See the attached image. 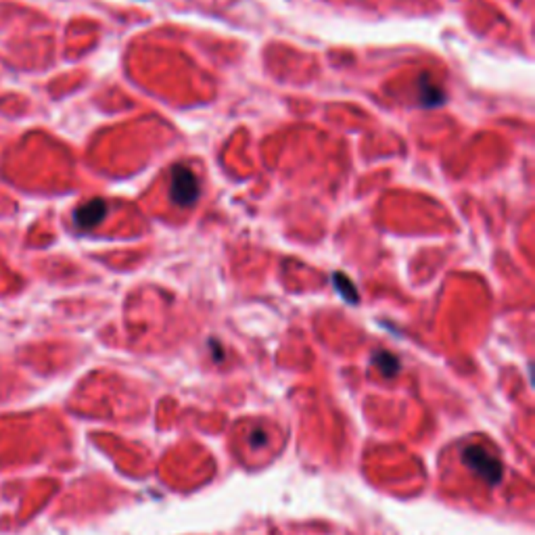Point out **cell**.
I'll return each mask as SVG.
<instances>
[{
  "instance_id": "6da1fadb",
  "label": "cell",
  "mask_w": 535,
  "mask_h": 535,
  "mask_svg": "<svg viewBox=\"0 0 535 535\" xmlns=\"http://www.w3.org/2000/svg\"><path fill=\"white\" fill-rule=\"evenodd\" d=\"M462 462L473 473H477L483 481H488L490 485L500 483V479H502V464H500V460L495 456H491L490 451L483 449V447H466L462 451Z\"/></svg>"
},
{
  "instance_id": "7a4b0ae2",
  "label": "cell",
  "mask_w": 535,
  "mask_h": 535,
  "mask_svg": "<svg viewBox=\"0 0 535 535\" xmlns=\"http://www.w3.org/2000/svg\"><path fill=\"white\" fill-rule=\"evenodd\" d=\"M170 197L180 207H190L199 199V182L195 174L184 168V166H174L172 176H170Z\"/></svg>"
},
{
  "instance_id": "3957f363",
  "label": "cell",
  "mask_w": 535,
  "mask_h": 535,
  "mask_svg": "<svg viewBox=\"0 0 535 535\" xmlns=\"http://www.w3.org/2000/svg\"><path fill=\"white\" fill-rule=\"evenodd\" d=\"M107 216V203L103 199H92L88 203L80 205L74 214V220H76V226L82 228V230H90L94 226L105 220Z\"/></svg>"
},
{
  "instance_id": "277c9868",
  "label": "cell",
  "mask_w": 535,
  "mask_h": 535,
  "mask_svg": "<svg viewBox=\"0 0 535 535\" xmlns=\"http://www.w3.org/2000/svg\"><path fill=\"white\" fill-rule=\"evenodd\" d=\"M420 98L425 107H437L444 103V92L442 88H437L427 76L420 78Z\"/></svg>"
},
{
  "instance_id": "5b68a950",
  "label": "cell",
  "mask_w": 535,
  "mask_h": 535,
  "mask_svg": "<svg viewBox=\"0 0 535 535\" xmlns=\"http://www.w3.org/2000/svg\"><path fill=\"white\" fill-rule=\"evenodd\" d=\"M372 359H374V364H379V368H381L387 376L396 374V372H398V368H400L398 357L391 356V354H387V352H379V354H374Z\"/></svg>"
},
{
  "instance_id": "8992f818",
  "label": "cell",
  "mask_w": 535,
  "mask_h": 535,
  "mask_svg": "<svg viewBox=\"0 0 535 535\" xmlns=\"http://www.w3.org/2000/svg\"><path fill=\"white\" fill-rule=\"evenodd\" d=\"M333 282H335V287L339 289V293H341L347 301H354V304H356V287L352 284V280H347L343 274H335V276H333Z\"/></svg>"
}]
</instances>
